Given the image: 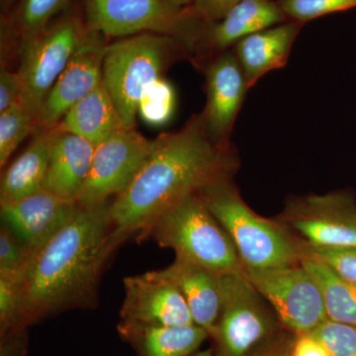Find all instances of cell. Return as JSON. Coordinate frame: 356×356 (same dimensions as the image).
Returning <instances> with one entry per match:
<instances>
[{
    "instance_id": "1",
    "label": "cell",
    "mask_w": 356,
    "mask_h": 356,
    "mask_svg": "<svg viewBox=\"0 0 356 356\" xmlns=\"http://www.w3.org/2000/svg\"><path fill=\"white\" fill-rule=\"evenodd\" d=\"M236 168L233 146L215 144L201 114L177 132L159 136L139 172L110 205L114 247L131 236L138 240L168 208L213 182L233 177Z\"/></svg>"
},
{
    "instance_id": "2",
    "label": "cell",
    "mask_w": 356,
    "mask_h": 356,
    "mask_svg": "<svg viewBox=\"0 0 356 356\" xmlns=\"http://www.w3.org/2000/svg\"><path fill=\"white\" fill-rule=\"evenodd\" d=\"M79 207L72 220L42 247L33 250L22 282L21 327L74 309H93L111 242L110 205Z\"/></svg>"
},
{
    "instance_id": "3",
    "label": "cell",
    "mask_w": 356,
    "mask_h": 356,
    "mask_svg": "<svg viewBox=\"0 0 356 356\" xmlns=\"http://www.w3.org/2000/svg\"><path fill=\"white\" fill-rule=\"evenodd\" d=\"M235 245L243 269L273 268L298 264L301 243L280 222L259 216L232 182H213L199 191Z\"/></svg>"
},
{
    "instance_id": "4",
    "label": "cell",
    "mask_w": 356,
    "mask_h": 356,
    "mask_svg": "<svg viewBox=\"0 0 356 356\" xmlns=\"http://www.w3.org/2000/svg\"><path fill=\"white\" fill-rule=\"evenodd\" d=\"M181 58L191 60L186 48L163 35L144 33L109 42L102 83L126 128H136L140 100L147 86L163 77L172 63Z\"/></svg>"
},
{
    "instance_id": "5",
    "label": "cell",
    "mask_w": 356,
    "mask_h": 356,
    "mask_svg": "<svg viewBox=\"0 0 356 356\" xmlns=\"http://www.w3.org/2000/svg\"><path fill=\"white\" fill-rule=\"evenodd\" d=\"M172 248L175 259L218 273L242 270L235 245L200 193H193L165 210L140 236Z\"/></svg>"
},
{
    "instance_id": "6",
    "label": "cell",
    "mask_w": 356,
    "mask_h": 356,
    "mask_svg": "<svg viewBox=\"0 0 356 356\" xmlns=\"http://www.w3.org/2000/svg\"><path fill=\"white\" fill-rule=\"evenodd\" d=\"M88 30L81 0H72L43 31L20 47L19 100L37 118Z\"/></svg>"
},
{
    "instance_id": "7",
    "label": "cell",
    "mask_w": 356,
    "mask_h": 356,
    "mask_svg": "<svg viewBox=\"0 0 356 356\" xmlns=\"http://www.w3.org/2000/svg\"><path fill=\"white\" fill-rule=\"evenodd\" d=\"M88 29L106 38L153 33L180 42L191 55L203 21L191 17L170 0H81Z\"/></svg>"
},
{
    "instance_id": "8",
    "label": "cell",
    "mask_w": 356,
    "mask_h": 356,
    "mask_svg": "<svg viewBox=\"0 0 356 356\" xmlns=\"http://www.w3.org/2000/svg\"><path fill=\"white\" fill-rule=\"evenodd\" d=\"M275 318L245 269L222 274V305L211 332L216 356H250L275 334Z\"/></svg>"
},
{
    "instance_id": "9",
    "label": "cell",
    "mask_w": 356,
    "mask_h": 356,
    "mask_svg": "<svg viewBox=\"0 0 356 356\" xmlns=\"http://www.w3.org/2000/svg\"><path fill=\"white\" fill-rule=\"evenodd\" d=\"M245 271L276 318L290 331L307 334L327 318L322 290L301 261Z\"/></svg>"
},
{
    "instance_id": "10",
    "label": "cell",
    "mask_w": 356,
    "mask_h": 356,
    "mask_svg": "<svg viewBox=\"0 0 356 356\" xmlns=\"http://www.w3.org/2000/svg\"><path fill=\"white\" fill-rule=\"evenodd\" d=\"M280 222L312 248H356V207L339 192L291 198Z\"/></svg>"
},
{
    "instance_id": "11",
    "label": "cell",
    "mask_w": 356,
    "mask_h": 356,
    "mask_svg": "<svg viewBox=\"0 0 356 356\" xmlns=\"http://www.w3.org/2000/svg\"><path fill=\"white\" fill-rule=\"evenodd\" d=\"M153 140L135 129H122L96 145L92 163L76 204L91 208L113 200L127 188L146 161Z\"/></svg>"
},
{
    "instance_id": "12",
    "label": "cell",
    "mask_w": 356,
    "mask_h": 356,
    "mask_svg": "<svg viewBox=\"0 0 356 356\" xmlns=\"http://www.w3.org/2000/svg\"><path fill=\"white\" fill-rule=\"evenodd\" d=\"M110 40L88 29L69 64L44 100L39 128L58 126L65 114L102 83L103 62Z\"/></svg>"
},
{
    "instance_id": "13",
    "label": "cell",
    "mask_w": 356,
    "mask_h": 356,
    "mask_svg": "<svg viewBox=\"0 0 356 356\" xmlns=\"http://www.w3.org/2000/svg\"><path fill=\"white\" fill-rule=\"evenodd\" d=\"M201 70L207 95L200 113L204 125L215 144L227 146L248 90L245 74L233 49L212 58Z\"/></svg>"
},
{
    "instance_id": "14",
    "label": "cell",
    "mask_w": 356,
    "mask_h": 356,
    "mask_svg": "<svg viewBox=\"0 0 356 356\" xmlns=\"http://www.w3.org/2000/svg\"><path fill=\"white\" fill-rule=\"evenodd\" d=\"M288 21L276 0H242L214 22H203L191 62L202 69L240 40Z\"/></svg>"
},
{
    "instance_id": "15",
    "label": "cell",
    "mask_w": 356,
    "mask_h": 356,
    "mask_svg": "<svg viewBox=\"0 0 356 356\" xmlns=\"http://www.w3.org/2000/svg\"><path fill=\"white\" fill-rule=\"evenodd\" d=\"M121 322L147 325H193L184 297L158 271L124 278Z\"/></svg>"
},
{
    "instance_id": "16",
    "label": "cell",
    "mask_w": 356,
    "mask_h": 356,
    "mask_svg": "<svg viewBox=\"0 0 356 356\" xmlns=\"http://www.w3.org/2000/svg\"><path fill=\"white\" fill-rule=\"evenodd\" d=\"M77 210L76 202L60 198L46 188L0 205L3 225L32 250L48 242L72 220Z\"/></svg>"
},
{
    "instance_id": "17",
    "label": "cell",
    "mask_w": 356,
    "mask_h": 356,
    "mask_svg": "<svg viewBox=\"0 0 356 356\" xmlns=\"http://www.w3.org/2000/svg\"><path fill=\"white\" fill-rule=\"evenodd\" d=\"M156 271L179 290L194 324L205 329L210 337L221 311L222 274L177 259L170 266Z\"/></svg>"
},
{
    "instance_id": "18",
    "label": "cell",
    "mask_w": 356,
    "mask_h": 356,
    "mask_svg": "<svg viewBox=\"0 0 356 356\" xmlns=\"http://www.w3.org/2000/svg\"><path fill=\"white\" fill-rule=\"evenodd\" d=\"M303 25L288 20L248 35L234 46L248 90L268 72L286 65L293 44Z\"/></svg>"
},
{
    "instance_id": "19",
    "label": "cell",
    "mask_w": 356,
    "mask_h": 356,
    "mask_svg": "<svg viewBox=\"0 0 356 356\" xmlns=\"http://www.w3.org/2000/svg\"><path fill=\"white\" fill-rule=\"evenodd\" d=\"M95 151L92 143L58 127L44 188L76 203L90 170Z\"/></svg>"
},
{
    "instance_id": "20",
    "label": "cell",
    "mask_w": 356,
    "mask_h": 356,
    "mask_svg": "<svg viewBox=\"0 0 356 356\" xmlns=\"http://www.w3.org/2000/svg\"><path fill=\"white\" fill-rule=\"evenodd\" d=\"M58 130V126L40 128L22 154L4 170L0 181V205L44 188Z\"/></svg>"
},
{
    "instance_id": "21",
    "label": "cell",
    "mask_w": 356,
    "mask_h": 356,
    "mask_svg": "<svg viewBox=\"0 0 356 356\" xmlns=\"http://www.w3.org/2000/svg\"><path fill=\"white\" fill-rule=\"evenodd\" d=\"M119 334L138 356H189L209 334L200 325H147L119 323Z\"/></svg>"
},
{
    "instance_id": "22",
    "label": "cell",
    "mask_w": 356,
    "mask_h": 356,
    "mask_svg": "<svg viewBox=\"0 0 356 356\" xmlns=\"http://www.w3.org/2000/svg\"><path fill=\"white\" fill-rule=\"evenodd\" d=\"M58 126L62 130L84 138L95 146L126 128L103 83L74 104Z\"/></svg>"
},
{
    "instance_id": "23",
    "label": "cell",
    "mask_w": 356,
    "mask_h": 356,
    "mask_svg": "<svg viewBox=\"0 0 356 356\" xmlns=\"http://www.w3.org/2000/svg\"><path fill=\"white\" fill-rule=\"evenodd\" d=\"M72 0H18L10 13L1 15L4 39L19 42V47L43 31Z\"/></svg>"
},
{
    "instance_id": "24",
    "label": "cell",
    "mask_w": 356,
    "mask_h": 356,
    "mask_svg": "<svg viewBox=\"0 0 356 356\" xmlns=\"http://www.w3.org/2000/svg\"><path fill=\"white\" fill-rule=\"evenodd\" d=\"M301 262L322 290L327 318L356 327V285L317 261L302 257Z\"/></svg>"
},
{
    "instance_id": "25",
    "label": "cell",
    "mask_w": 356,
    "mask_h": 356,
    "mask_svg": "<svg viewBox=\"0 0 356 356\" xmlns=\"http://www.w3.org/2000/svg\"><path fill=\"white\" fill-rule=\"evenodd\" d=\"M39 129L36 115L20 100L0 112V166H6L21 143Z\"/></svg>"
},
{
    "instance_id": "26",
    "label": "cell",
    "mask_w": 356,
    "mask_h": 356,
    "mask_svg": "<svg viewBox=\"0 0 356 356\" xmlns=\"http://www.w3.org/2000/svg\"><path fill=\"white\" fill-rule=\"evenodd\" d=\"M175 95L172 84L165 77L147 86L140 100L138 115L149 125L161 126L172 118Z\"/></svg>"
},
{
    "instance_id": "27",
    "label": "cell",
    "mask_w": 356,
    "mask_h": 356,
    "mask_svg": "<svg viewBox=\"0 0 356 356\" xmlns=\"http://www.w3.org/2000/svg\"><path fill=\"white\" fill-rule=\"evenodd\" d=\"M33 250L21 242L10 229L0 231V277L22 281Z\"/></svg>"
},
{
    "instance_id": "28",
    "label": "cell",
    "mask_w": 356,
    "mask_h": 356,
    "mask_svg": "<svg viewBox=\"0 0 356 356\" xmlns=\"http://www.w3.org/2000/svg\"><path fill=\"white\" fill-rule=\"evenodd\" d=\"M302 257L323 264L341 280L356 285V248H312L301 245Z\"/></svg>"
},
{
    "instance_id": "29",
    "label": "cell",
    "mask_w": 356,
    "mask_h": 356,
    "mask_svg": "<svg viewBox=\"0 0 356 356\" xmlns=\"http://www.w3.org/2000/svg\"><path fill=\"white\" fill-rule=\"evenodd\" d=\"M309 334L331 356H356V327L353 325L327 318Z\"/></svg>"
},
{
    "instance_id": "30",
    "label": "cell",
    "mask_w": 356,
    "mask_h": 356,
    "mask_svg": "<svg viewBox=\"0 0 356 356\" xmlns=\"http://www.w3.org/2000/svg\"><path fill=\"white\" fill-rule=\"evenodd\" d=\"M288 20L305 24L327 14L356 7V0H276Z\"/></svg>"
},
{
    "instance_id": "31",
    "label": "cell",
    "mask_w": 356,
    "mask_h": 356,
    "mask_svg": "<svg viewBox=\"0 0 356 356\" xmlns=\"http://www.w3.org/2000/svg\"><path fill=\"white\" fill-rule=\"evenodd\" d=\"M21 282L0 277V337L23 329Z\"/></svg>"
},
{
    "instance_id": "32",
    "label": "cell",
    "mask_w": 356,
    "mask_h": 356,
    "mask_svg": "<svg viewBox=\"0 0 356 356\" xmlns=\"http://www.w3.org/2000/svg\"><path fill=\"white\" fill-rule=\"evenodd\" d=\"M242 0H194L191 6L185 10L191 17L203 21V22H214L221 19L232 7Z\"/></svg>"
},
{
    "instance_id": "33",
    "label": "cell",
    "mask_w": 356,
    "mask_h": 356,
    "mask_svg": "<svg viewBox=\"0 0 356 356\" xmlns=\"http://www.w3.org/2000/svg\"><path fill=\"white\" fill-rule=\"evenodd\" d=\"M21 81L17 70L2 67L0 70V112L20 99Z\"/></svg>"
},
{
    "instance_id": "34",
    "label": "cell",
    "mask_w": 356,
    "mask_h": 356,
    "mask_svg": "<svg viewBox=\"0 0 356 356\" xmlns=\"http://www.w3.org/2000/svg\"><path fill=\"white\" fill-rule=\"evenodd\" d=\"M28 329L17 330L0 337V356H27Z\"/></svg>"
},
{
    "instance_id": "35",
    "label": "cell",
    "mask_w": 356,
    "mask_h": 356,
    "mask_svg": "<svg viewBox=\"0 0 356 356\" xmlns=\"http://www.w3.org/2000/svg\"><path fill=\"white\" fill-rule=\"evenodd\" d=\"M290 356H331L317 339L307 334H298L292 343Z\"/></svg>"
},
{
    "instance_id": "36",
    "label": "cell",
    "mask_w": 356,
    "mask_h": 356,
    "mask_svg": "<svg viewBox=\"0 0 356 356\" xmlns=\"http://www.w3.org/2000/svg\"><path fill=\"white\" fill-rule=\"evenodd\" d=\"M292 343L286 337H274L250 356H290Z\"/></svg>"
},
{
    "instance_id": "37",
    "label": "cell",
    "mask_w": 356,
    "mask_h": 356,
    "mask_svg": "<svg viewBox=\"0 0 356 356\" xmlns=\"http://www.w3.org/2000/svg\"><path fill=\"white\" fill-rule=\"evenodd\" d=\"M18 0H0L1 3V15L10 13L13 7L17 3Z\"/></svg>"
},
{
    "instance_id": "38",
    "label": "cell",
    "mask_w": 356,
    "mask_h": 356,
    "mask_svg": "<svg viewBox=\"0 0 356 356\" xmlns=\"http://www.w3.org/2000/svg\"><path fill=\"white\" fill-rule=\"evenodd\" d=\"M173 4L180 7V8H186V7L191 6L193 3L194 0H170Z\"/></svg>"
},
{
    "instance_id": "39",
    "label": "cell",
    "mask_w": 356,
    "mask_h": 356,
    "mask_svg": "<svg viewBox=\"0 0 356 356\" xmlns=\"http://www.w3.org/2000/svg\"><path fill=\"white\" fill-rule=\"evenodd\" d=\"M189 356H216L215 355L214 350H206L201 351H195V353H192L191 355Z\"/></svg>"
}]
</instances>
